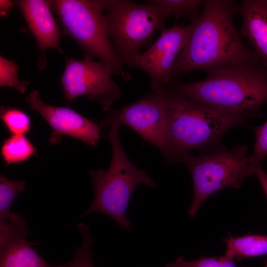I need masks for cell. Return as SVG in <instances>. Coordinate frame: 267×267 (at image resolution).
<instances>
[{"label": "cell", "mask_w": 267, "mask_h": 267, "mask_svg": "<svg viewBox=\"0 0 267 267\" xmlns=\"http://www.w3.org/2000/svg\"><path fill=\"white\" fill-rule=\"evenodd\" d=\"M0 117L5 128L12 134H25L30 130V118L21 109L1 106Z\"/></svg>", "instance_id": "obj_19"}, {"label": "cell", "mask_w": 267, "mask_h": 267, "mask_svg": "<svg viewBox=\"0 0 267 267\" xmlns=\"http://www.w3.org/2000/svg\"><path fill=\"white\" fill-rule=\"evenodd\" d=\"M226 253L234 258H249L267 255V236L247 235L229 237L225 241Z\"/></svg>", "instance_id": "obj_15"}, {"label": "cell", "mask_w": 267, "mask_h": 267, "mask_svg": "<svg viewBox=\"0 0 267 267\" xmlns=\"http://www.w3.org/2000/svg\"><path fill=\"white\" fill-rule=\"evenodd\" d=\"M242 18L240 35L252 45L267 68V0H244L239 6Z\"/></svg>", "instance_id": "obj_13"}, {"label": "cell", "mask_w": 267, "mask_h": 267, "mask_svg": "<svg viewBox=\"0 0 267 267\" xmlns=\"http://www.w3.org/2000/svg\"><path fill=\"white\" fill-rule=\"evenodd\" d=\"M105 112L108 121L130 127L164 155L166 145L162 91L147 94L120 109L110 108Z\"/></svg>", "instance_id": "obj_9"}, {"label": "cell", "mask_w": 267, "mask_h": 267, "mask_svg": "<svg viewBox=\"0 0 267 267\" xmlns=\"http://www.w3.org/2000/svg\"><path fill=\"white\" fill-rule=\"evenodd\" d=\"M265 267H267V263H266V264Z\"/></svg>", "instance_id": "obj_26"}, {"label": "cell", "mask_w": 267, "mask_h": 267, "mask_svg": "<svg viewBox=\"0 0 267 267\" xmlns=\"http://www.w3.org/2000/svg\"><path fill=\"white\" fill-rule=\"evenodd\" d=\"M25 182L23 180H12L3 176H0V219L12 215V202L16 196L24 191Z\"/></svg>", "instance_id": "obj_20"}, {"label": "cell", "mask_w": 267, "mask_h": 267, "mask_svg": "<svg viewBox=\"0 0 267 267\" xmlns=\"http://www.w3.org/2000/svg\"><path fill=\"white\" fill-rule=\"evenodd\" d=\"M203 80L169 84L164 90L247 119L261 116L267 104V68L261 62L228 66L207 73Z\"/></svg>", "instance_id": "obj_2"}, {"label": "cell", "mask_w": 267, "mask_h": 267, "mask_svg": "<svg viewBox=\"0 0 267 267\" xmlns=\"http://www.w3.org/2000/svg\"><path fill=\"white\" fill-rule=\"evenodd\" d=\"M37 151L25 134H12L3 142L1 155L7 166L28 160Z\"/></svg>", "instance_id": "obj_16"}, {"label": "cell", "mask_w": 267, "mask_h": 267, "mask_svg": "<svg viewBox=\"0 0 267 267\" xmlns=\"http://www.w3.org/2000/svg\"><path fill=\"white\" fill-rule=\"evenodd\" d=\"M234 258L227 253L219 257L202 258L191 261L180 257L175 262L168 263L166 267H237Z\"/></svg>", "instance_id": "obj_22"}, {"label": "cell", "mask_w": 267, "mask_h": 267, "mask_svg": "<svg viewBox=\"0 0 267 267\" xmlns=\"http://www.w3.org/2000/svg\"><path fill=\"white\" fill-rule=\"evenodd\" d=\"M108 35L119 59L129 67H135L141 47L148 44L155 32L164 31L166 17L154 4H140L130 0H102Z\"/></svg>", "instance_id": "obj_6"}, {"label": "cell", "mask_w": 267, "mask_h": 267, "mask_svg": "<svg viewBox=\"0 0 267 267\" xmlns=\"http://www.w3.org/2000/svg\"><path fill=\"white\" fill-rule=\"evenodd\" d=\"M18 70L19 67L14 61L0 56V86L12 88L21 93H24L30 83L28 81L19 80Z\"/></svg>", "instance_id": "obj_21"}, {"label": "cell", "mask_w": 267, "mask_h": 267, "mask_svg": "<svg viewBox=\"0 0 267 267\" xmlns=\"http://www.w3.org/2000/svg\"><path fill=\"white\" fill-rule=\"evenodd\" d=\"M247 152L246 145L231 149L221 145L197 156L188 154L178 160L188 167L192 179L193 199L187 212L190 217L196 215L212 194L227 187L239 189L247 178L255 174Z\"/></svg>", "instance_id": "obj_5"}, {"label": "cell", "mask_w": 267, "mask_h": 267, "mask_svg": "<svg viewBox=\"0 0 267 267\" xmlns=\"http://www.w3.org/2000/svg\"><path fill=\"white\" fill-rule=\"evenodd\" d=\"M190 29L191 25L165 29L150 47L138 57L135 67L150 77L153 92H160L170 84L173 67Z\"/></svg>", "instance_id": "obj_10"}, {"label": "cell", "mask_w": 267, "mask_h": 267, "mask_svg": "<svg viewBox=\"0 0 267 267\" xmlns=\"http://www.w3.org/2000/svg\"><path fill=\"white\" fill-rule=\"evenodd\" d=\"M166 151L168 162H178L194 150L207 151L222 145L231 128L246 125L247 118L162 90Z\"/></svg>", "instance_id": "obj_3"}, {"label": "cell", "mask_w": 267, "mask_h": 267, "mask_svg": "<svg viewBox=\"0 0 267 267\" xmlns=\"http://www.w3.org/2000/svg\"><path fill=\"white\" fill-rule=\"evenodd\" d=\"M255 135L254 149L252 155L249 157L251 165L262 163L267 156V121L256 127H250Z\"/></svg>", "instance_id": "obj_23"}, {"label": "cell", "mask_w": 267, "mask_h": 267, "mask_svg": "<svg viewBox=\"0 0 267 267\" xmlns=\"http://www.w3.org/2000/svg\"><path fill=\"white\" fill-rule=\"evenodd\" d=\"M13 3L21 11L41 51L44 52L48 48H58L60 33L49 1L22 0Z\"/></svg>", "instance_id": "obj_12"}, {"label": "cell", "mask_w": 267, "mask_h": 267, "mask_svg": "<svg viewBox=\"0 0 267 267\" xmlns=\"http://www.w3.org/2000/svg\"><path fill=\"white\" fill-rule=\"evenodd\" d=\"M201 15L191 29L173 68L172 77L200 69L261 62L242 41L233 17L239 4L229 0H203Z\"/></svg>", "instance_id": "obj_1"}, {"label": "cell", "mask_w": 267, "mask_h": 267, "mask_svg": "<svg viewBox=\"0 0 267 267\" xmlns=\"http://www.w3.org/2000/svg\"><path fill=\"white\" fill-rule=\"evenodd\" d=\"M254 174L256 175L267 198V174L264 170L261 163L252 165Z\"/></svg>", "instance_id": "obj_24"}, {"label": "cell", "mask_w": 267, "mask_h": 267, "mask_svg": "<svg viewBox=\"0 0 267 267\" xmlns=\"http://www.w3.org/2000/svg\"><path fill=\"white\" fill-rule=\"evenodd\" d=\"M148 2L155 5L167 18L173 14L176 23L182 17L188 18L191 23L199 17V7L202 5L200 0H151Z\"/></svg>", "instance_id": "obj_17"}, {"label": "cell", "mask_w": 267, "mask_h": 267, "mask_svg": "<svg viewBox=\"0 0 267 267\" xmlns=\"http://www.w3.org/2000/svg\"><path fill=\"white\" fill-rule=\"evenodd\" d=\"M77 227L82 236L81 245L75 250L72 260L61 265L62 267H95L91 251L94 239L90 227L84 223H79Z\"/></svg>", "instance_id": "obj_18"}, {"label": "cell", "mask_w": 267, "mask_h": 267, "mask_svg": "<svg viewBox=\"0 0 267 267\" xmlns=\"http://www.w3.org/2000/svg\"><path fill=\"white\" fill-rule=\"evenodd\" d=\"M108 122L110 129L106 137L112 146L111 163L107 170H89L94 196L81 217L95 212L103 213L124 229L132 231L131 220L127 216V210L134 188L140 183L151 187H156L157 185L144 170L137 168L128 158L119 137L121 126L115 122Z\"/></svg>", "instance_id": "obj_4"}, {"label": "cell", "mask_w": 267, "mask_h": 267, "mask_svg": "<svg viewBox=\"0 0 267 267\" xmlns=\"http://www.w3.org/2000/svg\"><path fill=\"white\" fill-rule=\"evenodd\" d=\"M110 68L101 61L66 58L60 81L68 104L80 95H86L101 105L105 111L120 97L118 85L113 81Z\"/></svg>", "instance_id": "obj_8"}, {"label": "cell", "mask_w": 267, "mask_h": 267, "mask_svg": "<svg viewBox=\"0 0 267 267\" xmlns=\"http://www.w3.org/2000/svg\"><path fill=\"white\" fill-rule=\"evenodd\" d=\"M13 3L9 0H0V11L2 16H6L13 7Z\"/></svg>", "instance_id": "obj_25"}, {"label": "cell", "mask_w": 267, "mask_h": 267, "mask_svg": "<svg viewBox=\"0 0 267 267\" xmlns=\"http://www.w3.org/2000/svg\"><path fill=\"white\" fill-rule=\"evenodd\" d=\"M0 267H62V265L47 263L27 237H15L0 244Z\"/></svg>", "instance_id": "obj_14"}, {"label": "cell", "mask_w": 267, "mask_h": 267, "mask_svg": "<svg viewBox=\"0 0 267 267\" xmlns=\"http://www.w3.org/2000/svg\"><path fill=\"white\" fill-rule=\"evenodd\" d=\"M31 110L38 112L53 130L50 141L57 142L58 134L68 135L85 143L96 145L101 130L95 122L67 107L52 106L44 103L39 92L32 90L25 98Z\"/></svg>", "instance_id": "obj_11"}, {"label": "cell", "mask_w": 267, "mask_h": 267, "mask_svg": "<svg viewBox=\"0 0 267 267\" xmlns=\"http://www.w3.org/2000/svg\"><path fill=\"white\" fill-rule=\"evenodd\" d=\"M49 2L58 15L63 32L81 46L86 58L99 59L113 74L126 77L123 64L106 30L102 0H56Z\"/></svg>", "instance_id": "obj_7"}]
</instances>
